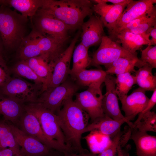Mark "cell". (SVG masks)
Segmentation results:
<instances>
[{"label": "cell", "mask_w": 156, "mask_h": 156, "mask_svg": "<svg viewBox=\"0 0 156 156\" xmlns=\"http://www.w3.org/2000/svg\"><path fill=\"white\" fill-rule=\"evenodd\" d=\"M55 114L64 135L66 145L72 152L82 153L88 151L82 147L83 131L88 124L90 117L73 99L67 101Z\"/></svg>", "instance_id": "6da1fadb"}, {"label": "cell", "mask_w": 156, "mask_h": 156, "mask_svg": "<svg viewBox=\"0 0 156 156\" xmlns=\"http://www.w3.org/2000/svg\"><path fill=\"white\" fill-rule=\"evenodd\" d=\"M94 5L88 0H43L40 9L63 22L70 31L81 28L84 19L94 13Z\"/></svg>", "instance_id": "7a4b0ae2"}, {"label": "cell", "mask_w": 156, "mask_h": 156, "mask_svg": "<svg viewBox=\"0 0 156 156\" xmlns=\"http://www.w3.org/2000/svg\"><path fill=\"white\" fill-rule=\"evenodd\" d=\"M67 41L57 40L44 36L33 27L17 49L20 60L41 56L49 64L54 63L66 48Z\"/></svg>", "instance_id": "3957f363"}, {"label": "cell", "mask_w": 156, "mask_h": 156, "mask_svg": "<svg viewBox=\"0 0 156 156\" xmlns=\"http://www.w3.org/2000/svg\"><path fill=\"white\" fill-rule=\"evenodd\" d=\"M28 20L15 10L0 5V36L5 49H18L26 36Z\"/></svg>", "instance_id": "277c9868"}, {"label": "cell", "mask_w": 156, "mask_h": 156, "mask_svg": "<svg viewBox=\"0 0 156 156\" xmlns=\"http://www.w3.org/2000/svg\"><path fill=\"white\" fill-rule=\"evenodd\" d=\"M79 87L69 76L60 85L43 91L35 103L55 113L67 101L73 98Z\"/></svg>", "instance_id": "5b68a950"}, {"label": "cell", "mask_w": 156, "mask_h": 156, "mask_svg": "<svg viewBox=\"0 0 156 156\" xmlns=\"http://www.w3.org/2000/svg\"><path fill=\"white\" fill-rule=\"evenodd\" d=\"M137 55L126 51L119 43L105 35L103 37L98 48L93 53L90 65L96 67L103 65L107 69L119 58L137 59L139 58Z\"/></svg>", "instance_id": "8992f818"}, {"label": "cell", "mask_w": 156, "mask_h": 156, "mask_svg": "<svg viewBox=\"0 0 156 156\" xmlns=\"http://www.w3.org/2000/svg\"><path fill=\"white\" fill-rule=\"evenodd\" d=\"M42 86L20 78H12L0 88V93L23 104L35 103L42 92Z\"/></svg>", "instance_id": "52a82bcc"}, {"label": "cell", "mask_w": 156, "mask_h": 156, "mask_svg": "<svg viewBox=\"0 0 156 156\" xmlns=\"http://www.w3.org/2000/svg\"><path fill=\"white\" fill-rule=\"evenodd\" d=\"M31 18L33 27L44 36L61 41L69 38L68 27L48 12L40 8Z\"/></svg>", "instance_id": "ba28073f"}, {"label": "cell", "mask_w": 156, "mask_h": 156, "mask_svg": "<svg viewBox=\"0 0 156 156\" xmlns=\"http://www.w3.org/2000/svg\"><path fill=\"white\" fill-rule=\"evenodd\" d=\"M25 110L34 114L37 118L45 134L50 139L66 146L57 115L37 103L24 104Z\"/></svg>", "instance_id": "9c48e42d"}, {"label": "cell", "mask_w": 156, "mask_h": 156, "mask_svg": "<svg viewBox=\"0 0 156 156\" xmlns=\"http://www.w3.org/2000/svg\"><path fill=\"white\" fill-rule=\"evenodd\" d=\"M16 126L51 149L62 154L66 151H71L67 146L49 138L44 132L37 117L29 112L25 110Z\"/></svg>", "instance_id": "30bf717a"}, {"label": "cell", "mask_w": 156, "mask_h": 156, "mask_svg": "<svg viewBox=\"0 0 156 156\" xmlns=\"http://www.w3.org/2000/svg\"><path fill=\"white\" fill-rule=\"evenodd\" d=\"M10 126L21 152L29 156H62V154L51 149L35 138L25 133L9 122Z\"/></svg>", "instance_id": "8fae6325"}, {"label": "cell", "mask_w": 156, "mask_h": 156, "mask_svg": "<svg viewBox=\"0 0 156 156\" xmlns=\"http://www.w3.org/2000/svg\"><path fill=\"white\" fill-rule=\"evenodd\" d=\"M75 94L74 101L88 114L92 122L105 115L102 107L103 95L101 87L90 86L86 90Z\"/></svg>", "instance_id": "7c38bea8"}, {"label": "cell", "mask_w": 156, "mask_h": 156, "mask_svg": "<svg viewBox=\"0 0 156 156\" xmlns=\"http://www.w3.org/2000/svg\"><path fill=\"white\" fill-rule=\"evenodd\" d=\"M81 34L80 31L77 33L68 47L53 64L51 79L47 89L54 88L60 85L70 76L71 58L75 44Z\"/></svg>", "instance_id": "4fadbf2b"}, {"label": "cell", "mask_w": 156, "mask_h": 156, "mask_svg": "<svg viewBox=\"0 0 156 156\" xmlns=\"http://www.w3.org/2000/svg\"><path fill=\"white\" fill-rule=\"evenodd\" d=\"M156 0H131L112 30L108 32L111 38L121 27L131 21L148 14L156 8Z\"/></svg>", "instance_id": "5bb4252c"}, {"label": "cell", "mask_w": 156, "mask_h": 156, "mask_svg": "<svg viewBox=\"0 0 156 156\" xmlns=\"http://www.w3.org/2000/svg\"><path fill=\"white\" fill-rule=\"evenodd\" d=\"M116 80L114 77L107 74L104 82L106 91L103 95L102 107L105 115L113 120H119L125 117L122 114L119 106L116 92Z\"/></svg>", "instance_id": "9a60e30c"}, {"label": "cell", "mask_w": 156, "mask_h": 156, "mask_svg": "<svg viewBox=\"0 0 156 156\" xmlns=\"http://www.w3.org/2000/svg\"><path fill=\"white\" fill-rule=\"evenodd\" d=\"M88 19L84 22L81 28V43L87 48L100 45L103 37L105 36L104 26L99 17L92 14Z\"/></svg>", "instance_id": "2e32d148"}, {"label": "cell", "mask_w": 156, "mask_h": 156, "mask_svg": "<svg viewBox=\"0 0 156 156\" xmlns=\"http://www.w3.org/2000/svg\"><path fill=\"white\" fill-rule=\"evenodd\" d=\"M131 0H125L118 4L99 3L94 5V12L98 15L104 27L108 32L111 31L121 15L125 8Z\"/></svg>", "instance_id": "e0dca14e"}, {"label": "cell", "mask_w": 156, "mask_h": 156, "mask_svg": "<svg viewBox=\"0 0 156 156\" xmlns=\"http://www.w3.org/2000/svg\"><path fill=\"white\" fill-rule=\"evenodd\" d=\"M133 119L131 117H125L120 120H116L105 115L88 124L83 130V133L97 131L112 138L120 129L121 126L123 123L126 122L129 127L133 123L130 121Z\"/></svg>", "instance_id": "ac0fdd59"}, {"label": "cell", "mask_w": 156, "mask_h": 156, "mask_svg": "<svg viewBox=\"0 0 156 156\" xmlns=\"http://www.w3.org/2000/svg\"><path fill=\"white\" fill-rule=\"evenodd\" d=\"M146 92L139 87L120 100L121 110L124 112L125 117H131L133 119L144 109L149 99L146 95Z\"/></svg>", "instance_id": "d6986e66"}, {"label": "cell", "mask_w": 156, "mask_h": 156, "mask_svg": "<svg viewBox=\"0 0 156 156\" xmlns=\"http://www.w3.org/2000/svg\"><path fill=\"white\" fill-rule=\"evenodd\" d=\"M130 139L134 142L137 156H156V136L139 130L133 125L129 127Z\"/></svg>", "instance_id": "ffe728a7"}, {"label": "cell", "mask_w": 156, "mask_h": 156, "mask_svg": "<svg viewBox=\"0 0 156 156\" xmlns=\"http://www.w3.org/2000/svg\"><path fill=\"white\" fill-rule=\"evenodd\" d=\"M149 34H135L128 31H121L115 36L113 40L119 43L123 48L128 52L138 54L144 45H151Z\"/></svg>", "instance_id": "44dd1931"}, {"label": "cell", "mask_w": 156, "mask_h": 156, "mask_svg": "<svg viewBox=\"0 0 156 156\" xmlns=\"http://www.w3.org/2000/svg\"><path fill=\"white\" fill-rule=\"evenodd\" d=\"M24 105L0 93V116L15 126L25 111Z\"/></svg>", "instance_id": "7402d4cb"}, {"label": "cell", "mask_w": 156, "mask_h": 156, "mask_svg": "<svg viewBox=\"0 0 156 156\" xmlns=\"http://www.w3.org/2000/svg\"><path fill=\"white\" fill-rule=\"evenodd\" d=\"M43 0H0V5L13 8L23 16L30 18L42 7Z\"/></svg>", "instance_id": "603a6c76"}, {"label": "cell", "mask_w": 156, "mask_h": 156, "mask_svg": "<svg viewBox=\"0 0 156 156\" xmlns=\"http://www.w3.org/2000/svg\"><path fill=\"white\" fill-rule=\"evenodd\" d=\"M107 74L105 71L101 69H85L77 74L73 80L80 87H101Z\"/></svg>", "instance_id": "cb8c5ba5"}, {"label": "cell", "mask_w": 156, "mask_h": 156, "mask_svg": "<svg viewBox=\"0 0 156 156\" xmlns=\"http://www.w3.org/2000/svg\"><path fill=\"white\" fill-rule=\"evenodd\" d=\"M23 60L42 81V92L46 90L51 81L52 73V69L48 63L40 56Z\"/></svg>", "instance_id": "d4e9b609"}, {"label": "cell", "mask_w": 156, "mask_h": 156, "mask_svg": "<svg viewBox=\"0 0 156 156\" xmlns=\"http://www.w3.org/2000/svg\"><path fill=\"white\" fill-rule=\"evenodd\" d=\"M88 50L81 42L75 47L72 55V66L70 73L73 79L77 74L90 65L91 58L89 56Z\"/></svg>", "instance_id": "484cf974"}, {"label": "cell", "mask_w": 156, "mask_h": 156, "mask_svg": "<svg viewBox=\"0 0 156 156\" xmlns=\"http://www.w3.org/2000/svg\"><path fill=\"white\" fill-rule=\"evenodd\" d=\"M144 64L140 58H119L113 62L105 71L107 74L116 75L127 73L135 72V67L138 68Z\"/></svg>", "instance_id": "4316f807"}, {"label": "cell", "mask_w": 156, "mask_h": 156, "mask_svg": "<svg viewBox=\"0 0 156 156\" xmlns=\"http://www.w3.org/2000/svg\"><path fill=\"white\" fill-rule=\"evenodd\" d=\"M153 68L145 64L135 72L136 84L146 91L156 89V76L153 74Z\"/></svg>", "instance_id": "83f0119b"}, {"label": "cell", "mask_w": 156, "mask_h": 156, "mask_svg": "<svg viewBox=\"0 0 156 156\" xmlns=\"http://www.w3.org/2000/svg\"><path fill=\"white\" fill-rule=\"evenodd\" d=\"M7 148L18 154H23L11 130L9 121L0 118V150Z\"/></svg>", "instance_id": "f1b7e54d"}, {"label": "cell", "mask_w": 156, "mask_h": 156, "mask_svg": "<svg viewBox=\"0 0 156 156\" xmlns=\"http://www.w3.org/2000/svg\"><path fill=\"white\" fill-rule=\"evenodd\" d=\"M116 75V92L120 101L127 95L133 85L136 84L135 78V76L129 73Z\"/></svg>", "instance_id": "f546056e"}, {"label": "cell", "mask_w": 156, "mask_h": 156, "mask_svg": "<svg viewBox=\"0 0 156 156\" xmlns=\"http://www.w3.org/2000/svg\"><path fill=\"white\" fill-rule=\"evenodd\" d=\"M12 70L19 77L32 81L35 83L42 86L41 80L24 60H20L16 63Z\"/></svg>", "instance_id": "4dcf8cb0"}, {"label": "cell", "mask_w": 156, "mask_h": 156, "mask_svg": "<svg viewBox=\"0 0 156 156\" xmlns=\"http://www.w3.org/2000/svg\"><path fill=\"white\" fill-rule=\"evenodd\" d=\"M133 126L139 130L144 132H156V114L154 111H149L145 114L140 120Z\"/></svg>", "instance_id": "1f68e13d"}, {"label": "cell", "mask_w": 156, "mask_h": 156, "mask_svg": "<svg viewBox=\"0 0 156 156\" xmlns=\"http://www.w3.org/2000/svg\"><path fill=\"white\" fill-rule=\"evenodd\" d=\"M140 59L144 64H147L153 68H156V45H148L141 50Z\"/></svg>", "instance_id": "d6a6232c"}, {"label": "cell", "mask_w": 156, "mask_h": 156, "mask_svg": "<svg viewBox=\"0 0 156 156\" xmlns=\"http://www.w3.org/2000/svg\"><path fill=\"white\" fill-rule=\"evenodd\" d=\"M123 134V132L120 129L112 138L109 145L97 156H116L118 147Z\"/></svg>", "instance_id": "836d02e7"}, {"label": "cell", "mask_w": 156, "mask_h": 156, "mask_svg": "<svg viewBox=\"0 0 156 156\" xmlns=\"http://www.w3.org/2000/svg\"><path fill=\"white\" fill-rule=\"evenodd\" d=\"M156 25V13L152 15L137 27L126 31L132 33L142 34H146V32L151 27Z\"/></svg>", "instance_id": "e575fe53"}, {"label": "cell", "mask_w": 156, "mask_h": 156, "mask_svg": "<svg viewBox=\"0 0 156 156\" xmlns=\"http://www.w3.org/2000/svg\"><path fill=\"white\" fill-rule=\"evenodd\" d=\"M155 13H156V9H155L152 11L148 14L131 21L125 25L120 28L111 39L113 40L116 34L120 31H126L137 27L143 22L148 19Z\"/></svg>", "instance_id": "d590c367"}, {"label": "cell", "mask_w": 156, "mask_h": 156, "mask_svg": "<svg viewBox=\"0 0 156 156\" xmlns=\"http://www.w3.org/2000/svg\"><path fill=\"white\" fill-rule=\"evenodd\" d=\"M10 72L3 54H1L0 55V88L4 86L11 78Z\"/></svg>", "instance_id": "8d00e7d4"}, {"label": "cell", "mask_w": 156, "mask_h": 156, "mask_svg": "<svg viewBox=\"0 0 156 156\" xmlns=\"http://www.w3.org/2000/svg\"><path fill=\"white\" fill-rule=\"evenodd\" d=\"M156 103V89L153 91L152 94L145 108L141 112L138 114V116L136 120L133 123H136L138 122L142 117L146 113L150 111Z\"/></svg>", "instance_id": "74e56055"}, {"label": "cell", "mask_w": 156, "mask_h": 156, "mask_svg": "<svg viewBox=\"0 0 156 156\" xmlns=\"http://www.w3.org/2000/svg\"><path fill=\"white\" fill-rule=\"evenodd\" d=\"M0 156H26L23 154H18L12 149L7 148L0 150Z\"/></svg>", "instance_id": "f35d334b"}, {"label": "cell", "mask_w": 156, "mask_h": 156, "mask_svg": "<svg viewBox=\"0 0 156 156\" xmlns=\"http://www.w3.org/2000/svg\"><path fill=\"white\" fill-rule=\"evenodd\" d=\"M62 156H97V155L93 153L90 152L88 151L82 153L66 151L63 153Z\"/></svg>", "instance_id": "ab89813d"}, {"label": "cell", "mask_w": 156, "mask_h": 156, "mask_svg": "<svg viewBox=\"0 0 156 156\" xmlns=\"http://www.w3.org/2000/svg\"><path fill=\"white\" fill-rule=\"evenodd\" d=\"M151 36L150 39L151 45H156V25L151 27L146 32Z\"/></svg>", "instance_id": "60d3db41"}, {"label": "cell", "mask_w": 156, "mask_h": 156, "mask_svg": "<svg viewBox=\"0 0 156 156\" xmlns=\"http://www.w3.org/2000/svg\"><path fill=\"white\" fill-rule=\"evenodd\" d=\"M125 0H94L92 1L96 3H106L109 2L112 3L113 4H116L122 3Z\"/></svg>", "instance_id": "b9f144b4"}, {"label": "cell", "mask_w": 156, "mask_h": 156, "mask_svg": "<svg viewBox=\"0 0 156 156\" xmlns=\"http://www.w3.org/2000/svg\"><path fill=\"white\" fill-rule=\"evenodd\" d=\"M117 156H127L125 152L122 150V147L119 144L117 149Z\"/></svg>", "instance_id": "7bdbcfd3"}, {"label": "cell", "mask_w": 156, "mask_h": 156, "mask_svg": "<svg viewBox=\"0 0 156 156\" xmlns=\"http://www.w3.org/2000/svg\"><path fill=\"white\" fill-rule=\"evenodd\" d=\"M3 46L2 41L0 36V55L2 54V53L3 50Z\"/></svg>", "instance_id": "ee69618b"}, {"label": "cell", "mask_w": 156, "mask_h": 156, "mask_svg": "<svg viewBox=\"0 0 156 156\" xmlns=\"http://www.w3.org/2000/svg\"><path fill=\"white\" fill-rule=\"evenodd\" d=\"M26 156H29V155H26Z\"/></svg>", "instance_id": "f6af8a7d"}, {"label": "cell", "mask_w": 156, "mask_h": 156, "mask_svg": "<svg viewBox=\"0 0 156 156\" xmlns=\"http://www.w3.org/2000/svg\"></svg>", "instance_id": "bcb514c9"}]
</instances>
